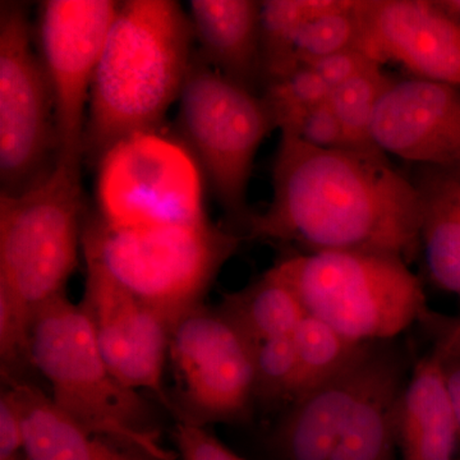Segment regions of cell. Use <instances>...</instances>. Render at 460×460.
I'll return each instance as SVG.
<instances>
[{"instance_id":"cell-33","label":"cell","mask_w":460,"mask_h":460,"mask_svg":"<svg viewBox=\"0 0 460 460\" xmlns=\"http://www.w3.org/2000/svg\"><path fill=\"white\" fill-rule=\"evenodd\" d=\"M445 377L460 426V361L444 362Z\"/></svg>"},{"instance_id":"cell-18","label":"cell","mask_w":460,"mask_h":460,"mask_svg":"<svg viewBox=\"0 0 460 460\" xmlns=\"http://www.w3.org/2000/svg\"><path fill=\"white\" fill-rule=\"evenodd\" d=\"M4 385L13 389L22 411L23 460H169L107 436L93 434L66 416L50 395L30 381Z\"/></svg>"},{"instance_id":"cell-20","label":"cell","mask_w":460,"mask_h":460,"mask_svg":"<svg viewBox=\"0 0 460 460\" xmlns=\"http://www.w3.org/2000/svg\"><path fill=\"white\" fill-rule=\"evenodd\" d=\"M405 367L404 354L387 344L383 362L354 405L330 460H395Z\"/></svg>"},{"instance_id":"cell-25","label":"cell","mask_w":460,"mask_h":460,"mask_svg":"<svg viewBox=\"0 0 460 460\" xmlns=\"http://www.w3.org/2000/svg\"><path fill=\"white\" fill-rule=\"evenodd\" d=\"M298 395V361L292 337L257 345L253 362V396L263 404H290Z\"/></svg>"},{"instance_id":"cell-26","label":"cell","mask_w":460,"mask_h":460,"mask_svg":"<svg viewBox=\"0 0 460 460\" xmlns=\"http://www.w3.org/2000/svg\"><path fill=\"white\" fill-rule=\"evenodd\" d=\"M356 0H349L341 11L308 21L296 42V66H308L323 58L348 49H358V22Z\"/></svg>"},{"instance_id":"cell-5","label":"cell","mask_w":460,"mask_h":460,"mask_svg":"<svg viewBox=\"0 0 460 460\" xmlns=\"http://www.w3.org/2000/svg\"><path fill=\"white\" fill-rule=\"evenodd\" d=\"M305 313L359 343L392 341L429 316L422 284L401 257L299 252L269 269Z\"/></svg>"},{"instance_id":"cell-16","label":"cell","mask_w":460,"mask_h":460,"mask_svg":"<svg viewBox=\"0 0 460 460\" xmlns=\"http://www.w3.org/2000/svg\"><path fill=\"white\" fill-rule=\"evenodd\" d=\"M190 11L199 57L224 77L262 95L261 2L192 0Z\"/></svg>"},{"instance_id":"cell-29","label":"cell","mask_w":460,"mask_h":460,"mask_svg":"<svg viewBox=\"0 0 460 460\" xmlns=\"http://www.w3.org/2000/svg\"><path fill=\"white\" fill-rule=\"evenodd\" d=\"M172 438L180 460H244L201 426L177 420Z\"/></svg>"},{"instance_id":"cell-22","label":"cell","mask_w":460,"mask_h":460,"mask_svg":"<svg viewBox=\"0 0 460 460\" xmlns=\"http://www.w3.org/2000/svg\"><path fill=\"white\" fill-rule=\"evenodd\" d=\"M349 0L261 2V47L265 86L296 69L295 49L302 27L314 18L341 11ZM263 86V89H265Z\"/></svg>"},{"instance_id":"cell-12","label":"cell","mask_w":460,"mask_h":460,"mask_svg":"<svg viewBox=\"0 0 460 460\" xmlns=\"http://www.w3.org/2000/svg\"><path fill=\"white\" fill-rule=\"evenodd\" d=\"M84 259L86 278L80 305L102 357L120 383L154 396L172 414L165 386L172 323L120 286L95 260Z\"/></svg>"},{"instance_id":"cell-19","label":"cell","mask_w":460,"mask_h":460,"mask_svg":"<svg viewBox=\"0 0 460 460\" xmlns=\"http://www.w3.org/2000/svg\"><path fill=\"white\" fill-rule=\"evenodd\" d=\"M420 252L432 281L460 298V165H413Z\"/></svg>"},{"instance_id":"cell-8","label":"cell","mask_w":460,"mask_h":460,"mask_svg":"<svg viewBox=\"0 0 460 460\" xmlns=\"http://www.w3.org/2000/svg\"><path fill=\"white\" fill-rule=\"evenodd\" d=\"M201 169L180 137L137 133L98 164V217L114 226H162L208 220Z\"/></svg>"},{"instance_id":"cell-21","label":"cell","mask_w":460,"mask_h":460,"mask_svg":"<svg viewBox=\"0 0 460 460\" xmlns=\"http://www.w3.org/2000/svg\"><path fill=\"white\" fill-rule=\"evenodd\" d=\"M217 307L255 347L292 337L307 314L298 296L270 270L224 296Z\"/></svg>"},{"instance_id":"cell-15","label":"cell","mask_w":460,"mask_h":460,"mask_svg":"<svg viewBox=\"0 0 460 460\" xmlns=\"http://www.w3.org/2000/svg\"><path fill=\"white\" fill-rule=\"evenodd\" d=\"M387 343H371L349 368L290 402L271 436L278 460L332 458L354 405L383 362Z\"/></svg>"},{"instance_id":"cell-17","label":"cell","mask_w":460,"mask_h":460,"mask_svg":"<svg viewBox=\"0 0 460 460\" xmlns=\"http://www.w3.org/2000/svg\"><path fill=\"white\" fill-rule=\"evenodd\" d=\"M459 435L444 362L432 353L417 363L399 401L402 460H454Z\"/></svg>"},{"instance_id":"cell-30","label":"cell","mask_w":460,"mask_h":460,"mask_svg":"<svg viewBox=\"0 0 460 460\" xmlns=\"http://www.w3.org/2000/svg\"><path fill=\"white\" fill-rule=\"evenodd\" d=\"M25 426L20 402L11 386H3L0 394V460H18L23 456Z\"/></svg>"},{"instance_id":"cell-9","label":"cell","mask_w":460,"mask_h":460,"mask_svg":"<svg viewBox=\"0 0 460 460\" xmlns=\"http://www.w3.org/2000/svg\"><path fill=\"white\" fill-rule=\"evenodd\" d=\"M25 3L0 5V195L29 192L58 164L53 93Z\"/></svg>"},{"instance_id":"cell-27","label":"cell","mask_w":460,"mask_h":460,"mask_svg":"<svg viewBox=\"0 0 460 460\" xmlns=\"http://www.w3.org/2000/svg\"><path fill=\"white\" fill-rule=\"evenodd\" d=\"M332 95L325 81L310 66H298L279 80L266 84L262 96L268 102L278 129L290 117L328 102Z\"/></svg>"},{"instance_id":"cell-24","label":"cell","mask_w":460,"mask_h":460,"mask_svg":"<svg viewBox=\"0 0 460 460\" xmlns=\"http://www.w3.org/2000/svg\"><path fill=\"white\" fill-rule=\"evenodd\" d=\"M392 80L384 72V66H375L332 91L330 105L337 114L350 150L384 155L372 140V126L381 96Z\"/></svg>"},{"instance_id":"cell-2","label":"cell","mask_w":460,"mask_h":460,"mask_svg":"<svg viewBox=\"0 0 460 460\" xmlns=\"http://www.w3.org/2000/svg\"><path fill=\"white\" fill-rule=\"evenodd\" d=\"M193 40L180 3L120 2L91 86L84 157L98 166L119 142L162 129L192 66Z\"/></svg>"},{"instance_id":"cell-1","label":"cell","mask_w":460,"mask_h":460,"mask_svg":"<svg viewBox=\"0 0 460 460\" xmlns=\"http://www.w3.org/2000/svg\"><path fill=\"white\" fill-rule=\"evenodd\" d=\"M417 190L387 156L320 150L280 133L272 198L253 214L248 238L296 244L302 252L420 253Z\"/></svg>"},{"instance_id":"cell-23","label":"cell","mask_w":460,"mask_h":460,"mask_svg":"<svg viewBox=\"0 0 460 460\" xmlns=\"http://www.w3.org/2000/svg\"><path fill=\"white\" fill-rule=\"evenodd\" d=\"M292 338L298 361L296 398L349 368L371 344L345 337L325 321L311 314H305Z\"/></svg>"},{"instance_id":"cell-4","label":"cell","mask_w":460,"mask_h":460,"mask_svg":"<svg viewBox=\"0 0 460 460\" xmlns=\"http://www.w3.org/2000/svg\"><path fill=\"white\" fill-rule=\"evenodd\" d=\"M230 226L206 220L162 226H114L98 215L84 222L83 255L159 311L174 328L204 296L241 243Z\"/></svg>"},{"instance_id":"cell-11","label":"cell","mask_w":460,"mask_h":460,"mask_svg":"<svg viewBox=\"0 0 460 460\" xmlns=\"http://www.w3.org/2000/svg\"><path fill=\"white\" fill-rule=\"evenodd\" d=\"M120 2L47 0L39 7L40 58L56 114L58 164L80 172L91 86Z\"/></svg>"},{"instance_id":"cell-7","label":"cell","mask_w":460,"mask_h":460,"mask_svg":"<svg viewBox=\"0 0 460 460\" xmlns=\"http://www.w3.org/2000/svg\"><path fill=\"white\" fill-rule=\"evenodd\" d=\"M84 222L80 172L65 165L29 192L0 195V286L32 314L65 295Z\"/></svg>"},{"instance_id":"cell-32","label":"cell","mask_w":460,"mask_h":460,"mask_svg":"<svg viewBox=\"0 0 460 460\" xmlns=\"http://www.w3.org/2000/svg\"><path fill=\"white\" fill-rule=\"evenodd\" d=\"M423 321L438 330L436 356L443 362L460 361V317L447 320L429 314Z\"/></svg>"},{"instance_id":"cell-6","label":"cell","mask_w":460,"mask_h":460,"mask_svg":"<svg viewBox=\"0 0 460 460\" xmlns=\"http://www.w3.org/2000/svg\"><path fill=\"white\" fill-rule=\"evenodd\" d=\"M178 113L181 141L195 157L230 228L243 234L253 213L247 190L260 145L277 129L262 95L244 89L211 68L201 57L181 89Z\"/></svg>"},{"instance_id":"cell-34","label":"cell","mask_w":460,"mask_h":460,"mask_svg":"<svg viewBox=\"0 0 460 460\" xmlns=\"http://www.w3.org/2000/svg\"><path fill=\"white\" fill-rule=\"evenodd\" d=\"M436 7L460 27V0H434Z\"/></svg>"},{"instance_id":"cell-3","label":"cell","mask_w":460,"mask_h":460,"mask_svg":"<svg viewBox=\"0 0 460 460\" xmlns=\"http://www.w3.org/2000/svg\"><path fill=\"white\" fill-rule=\"evenodd\" d=\"M32 362L60 411L93 434L178 460L166 449L146 396L118 380L80 304L62 295L33 314Z\"/></svg>"},{"instance_id":"cell-14","label":"cell","mask_w":460,"mask_h":460,"mask_svg":"<svg viewBox=\"0 0 460 460\" xmlns=\"http://www.w3.org/2000/svg\"><path fill=\"white\" fill-rule=\"evenodd\" d=\"M372 140L384 155L413 165H460V87L393 78L378 102Z\"/></svg>"},{"instance_id":"cell-35","label":"cell","mask_w":460,"mask_h":460,"mask_svg":"<svg viewBox=\"0 0 460 460\" xmlns=\"http://www.w3.org/2000/svg\"><path fill=\"white\" fill-rule=\"evenodd\" d=\"M18 460H23V456H22V458H21V459H18Z\"/></svg>"},{"instance_id":"cell-13","label":"cell","mask_w":460,"mask_h":460,"mask_svg":"<svg viewBox=\"0 0 460 460\" xmlns=\"http://www.w3.org/2000/svg\"><path fill=\"white\" fill-rule=\"evenodd\" d=\"M358 49L377 65L460 87V27L434 0H356Z\"/></svg>"},{"instance_id":"cell-31","label":"cell","mask_w":460,"mask_h":460,"mask_svg":"<svg viewBox=\"0 0 460 460\" xmlns=\"http://www.w3.org/2000/svg\"><path fill=\"white\" fill-rule=\"evenodd\" d=\"M308 66H313L328 84L329 89L334 91L352 81L357 75L368 71L372 66L380 65L359 49H348L323 58Z\"/></svg>"},{"instance_id":"cell-28","label":"cell","mask_w":460,"mask_h":460,"mask_svg":"<svg viewBox=\"0 0 460 460\" xmlns=\"http://www.w3.org/2000/svg\"><path fill=\"white\" fill-rule=\"evenodd\" d=\"M280 133L295 136L320 150H350L343 128L330 102L305 109L279 127Z\"/></svg>"},{"instance_id":"cell-10","label":"cell","mask_w":460,"mask_h":460,"mask_svg":"<svg viewBox=\"0 0 460 460\" xmlns=\"http://www.w3.org/2000/svg\"><path fill=\"white\" fill-rule=\"evenodd\" d=\"M256 347L217 307L201 305L172 330V416L206 428L243 422L255 402Z\"/></svg>"}]
</instances>
